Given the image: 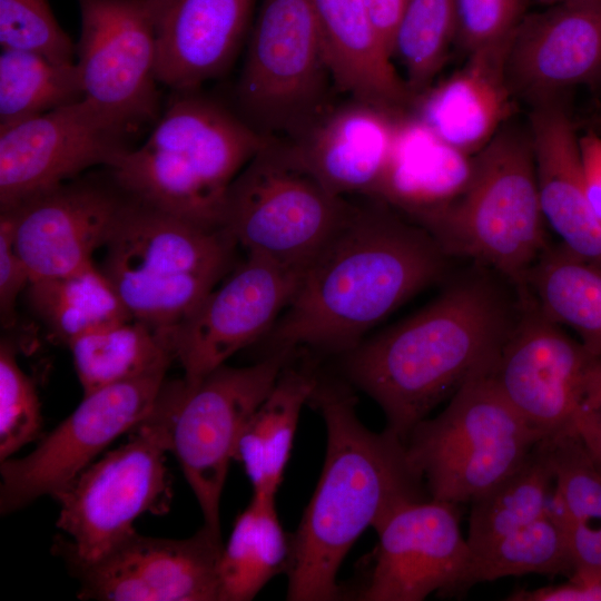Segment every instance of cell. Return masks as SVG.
<instances>
[{
  "label": "cell",
  "instance_id": "1",
  "mask_svg": "<svg viewBox=\"0 0 601 601\" xmlns=\"http://www.w3.org/2000/svg\"><path fill=\"white\" fill-rule=\"evenodd\" d=\"M352 210L304 270L270 332L273 352L345 354L371 328L441 279L446 254L421 226L376 199Z\"/></svg>",
  "mask_w": 601,
  "mask_h": 601
},
{
  "label": "cell",
  "instance_id": "2",
  "mask_svg": "<svg viewBox=\"0 0 601 601\" xmlns=\"http://www.w3.org/2000/svg\"><path fill=\"white\" fill-rule=\"evenodd\" d=\"M326 426L324 466L292 535L287 600L342 597L339 566L358 536L376 530L403 505L431 499L411 465L405 443L386 427L376 433L359 421L356 398L342 385L321 382L311 400Z\"/></svg>",
  "mask_w": 601,
  "mask_h": 601
},
{
  "label": "cell",
  "instance_id": "3",
  "mask_svg": "<svg viewBox=\"0 0 601 601\" xmlns=\"http://www.w3.org/2000/svg\"><path fill=\"white\" fill-rule=\"evenodd\" d=\"M516 312L487 276H467L345 353V374L405 443L435 406L493 363Z\"/></svg>",
  "mask_w": 601,
  "mask_h": 601
},
{
  "label": "cell",
  "instance_id": "4",
  "mask_svg": "<svg viewBox=\"0 0 601 601\" xmlns=\"http://www.w3.org/2000/svg\"><path fill=\"white\" fill-rule=\"evenodd\" d=\"M270 138L201 88L170 90L146 140L107 169L131 198L221 228L229 186Z\"/></svg>",
  "mask_w": 601,
  "mask_h": 601
},
{
  "label": "cell",
  "instance_id": "5",
  "mask_svg": "<svg viewBox=\"0 0 601 601\" xmlns=\"http://www.w3.org/2000/svg\"><path fill=\"white\" fill-rule=\"evenodd\" d=\"M407 217L446 256L473 259L523 288L549 247L529 127L508 121L473 156L471 180L456 199Z\"/></svg>",
  "mask_w": 601,
  "mask_h": 601
},
{
  "label": "cell",
  "instance_id": "6",
  "mask_svg": "<svg viewBox=\"0 0 601 601\" xmlns=\"http://www.w3.org/2000/svg\"><path fill=\"white\" fill-rule=\"evenodd\" d=\"M236 246L223 228L130 197L99 268L130 316L161 334L186 318L229 273Z\"/></svg>",
  "mask_w": 601,
  "mask_h": 601
},
{
  "label": "cell",
  "instance_id": "7",
  "mask_svg": "<svg viewBox=\"0 0 601 601\" xmlns=\"http://www.w3.org/2000/svg\"><path fill=\"white\" fill-rule=\"evenodd\" d=\"M170 426L162 386L155 408L126 443L52 495L60 506L56 525L68 535L57 543V552L72 572L93 564L134 535V522L144 513L166 512L171 497L166 466Z\"/></svg>",
  "mask_w": 601,
  "mask_h": 601
},
{
  "label": "cell",
  "instance_id": "8",
  "mask_svg": "<svg viewBox=\"0 0 601 601\" xmlns=\"http://www.w3.org/2000/svg\"><path fill=\"white\" fill-rule=\"evenodd\" d=\"M491 365L466 380L445 410L417 423L405 441L431 499L474 501L516 470L543 439L499 392Z\"/></svg>",
  "mask_w": 601,
  "mask_h": 601
},
{
  "label": "cell",
  "instance_id": "9",
  "mask_svg": "<svg viewBox=\"0 0 601 601\" xmlns=\"http://www.w3.org/2000/svg\"><path fill=\"white\" fill-rule=\"evenodd\" d=\"M352 207L300 162L286 140L270 138L229 186L221 228L247 254L304 273Z\"/></svg>",
  "mask_w": 601,
  "mask_h": 601
},
{
  "label": "cell",
  "instance_id": "10",
  "mask_svg": "<svg viewBox=\"0 0 601 601\" xmlns=\"http://www.w3.org/2000/svg\"><path fill=\"white\" fill-rule=\"evenodd\" d=\"M332 80L313 0H263L235 110L265 137H297L328 109Z\"/></svg>",
  "mask_w": 601,
  "mask_h": 601
},
{
  "label": "cell",
  "instance_id": "11",
  "mask_svg": "<svg viewBox=\"0 0 601 601\" xmlns=\"http://www.w3.org/2000/svg\"><path fill=\"white\" fill-rule=\"evenodd\" d=\"M292 352L276 351L243 367L221 365L189 384L167 381L170 453L194 492L204 525L220 531V499L239 437L263 403Z\"/></svg>",
  "mask_w": 601,
  "mask_h": 601
},
{
  "label": "cell",
  "instance_id": "12",
  "mask_svg": "<svg viewBox=\"0 0 601 601\" xmlns=\"http://www.w3.org/2000/svg\"><path fill=\"white\" fill-rule=\"evenodd\" d=\"M490 367L506 402L543 439L578 430L601 410V357L525 294Z\"/></svg>",
  "mask_w": 601,
  "mask_h": 601
},
{
  "label": "cell",
  "instance_id": "13",
  "mask_svg": "<svg viewBox=\"0 0 601 601\" xmlns=\"http://www.w3.org/2000/svg\"><path fill=\"white\" fill-rule=\"evenodd\" d=\"M142 132L86 98L0 130V211L111 167Z\"/></svg>",
  "mask_w": 601,
  "mask_h": 601
},
{
  "label": "cell",
  "instance_id": "14",
  "mask_svg": "<svg viewBox=\"0 0 601 601\" xmlns=\"http://www.w3.org/2000/svg\"><path fill=\"white\" fill-rule=\"evenodd\" d=\"M167 370L104 386L83 395L77 408L28 455L0 464L2 514L53 495L120 435L132 431L156 406Z\"/></svg>",
  "mask_w": 601,
  "mask_h": 601
},
{
  "label": "cell",
  "instance_id": "15",
  "mask_svg": "<svg viewBox=\"0 0 601 601\" xmlns=\"http://www.w3.org/2000/svg\"><path fill=\"white\" fill-rule=\"evenodd\" d=\"M76 67L85 98L145 131L162 110L148 0H77Z\"/></svg>",
  "mask_w": 601,
  "mask_h": 601
},
{
  "label": "cell",
  "instance_id": "16",
  "mask_svg": "<svg viewBox=\"0 0 601 601\" xmlns=\"http://www.w3.org/2000/svg\"><path fill=\"white\" fill-rule=\"evenodd\" d=\"M303 273L247 254L179 324L160 335L194 384L236 352L268 334L292 300Z\"/></svg>",
  "mask_w": 601,
  "mask_h": 601
},
{
  "label": "cell",
  "instance_id": "17",
  "mask_svg": "<svg viewBox=\"0 0 601 601\" xmlns=\"http://www.w3.org/2000/svg\"><path fill=\"white\" fill-rule=\"evenodd\" d=\"M375 531L378 541L358 600L464 595L471 551L460 530L459 504L434 499L407 503Z\"/></svg>",
  "mask_w": 601,
  "mask_h": 601
},
{
  "label": "cell",
  "instance_id": "18",
  "mask_svg": "<svg viewBox=\"0 0 601 601\" xmlns=\"http://www.w3.org/2000/svg\"><path fill=\"white\" fill-rule=\"evenodd\" d=\"M130 201L109 169L81 175L0 211L31 282L76 272L106 246Z\"/></svg>",
  "mask_w": 601,
  "mask_h": 601
},
{
  "label": "cell",
  "instance_id": "19",
  "mask_svg": "<svg viewBox=\"0 0 601 601\" xmlns=\"http://www.w3.org/2000/svg\"><path fill=\"white\" fill-rule=\"evenodd\" d=\"M221 534L203 525L187 539L135 533L75 571L78 598L98 601H218Z\"/></svg>",
  "mask_w": 601,
  "mask_h": 601
},
{
  "label": "cell",
  "instance_id": "20",
  "mask_svg": "<svg viewBox=\"0 0 601 601\" xmlns=\"http://www.w3.org/2000/svg\"><path fill=\"white\" fill-rule=\"evenodd\" d=\"M515 98L530 107L601 80V0H573L525 14L506 57Z\"/></svg>",
  "mask_w": 601,
  "mask_h": 601
},
{
  "label": "cell",
  "instance_id": "21",
  "mask_svg": "<svg viewBox=\"0 0 601 601\" xmlns=\"http://www.w3.org/2000/svg\"><path fill=\"white\" fill-rule=\"evenodd\" d=\"M256 0H148L156 71L169 90H193L233 65Z\"/></svg>",
  "mask_w": 601,
  "mask_h": 601
},
{
  "label": "cell",
  "instance_id": "22",
  "mask_svg": "<svg viewBox=\"0 0 601 601\" xmlns=\"http://www.w3.org/2000/svg\"><path fill=\"white\" fill-rule=\"evenodd\" d=\"M402 112L352 99L328 108L297 137L286 141L333 194L374 197Z\"/></svg>",
  "mask_w": 601,
  "mask_h": 601
},
{
  "label": "cell",
  "instance_id": "23",
  "mask_svg": "<svg viewBox=\"0 0 601 601\" xmlns=\"http://www.w3.org/2000/svg\"><path fill=\"white\" fill-rule=\"evenodd\" d=\"M528 127L546 225L564 248L601 267V223L588 199L580 137L563 99L532 106Z\"/></svg>",
  "mask_w": 601,
  "mask_h": 601
},
{
  "label": "cell",
  "instance_id": "24",
  "mask_svg": "<svg viewBox=\"0 0 601 601\" xmlns=\"http://www.w3.org/2000/svg\"><path fill=\"white\" fill-rule=\"evenodd\" d=\"M512 37L470 52L462 69L415 98L413 115L452 147L480 151L515 108L505 69Z\"/></svg>",
  "mask_w": 601,
  "mask_h": 601
},
{
  "label": "cell",
  "instance_id": "25",
  "mask_svg": "<svg viewBox=\"0 0 601 601\" xmlns=\"http://www.w3.org/2000/svg\"><path fill=\"white\" fill-rule=\"evenodd\" d=\"M333 82L352 99L394 111L413 105L405 79L374 27L363 0H313Z\"/></svg>",
  "mask_w": 601,
  "mask_h": 601
},
{
  "label": "cell",
  "instance_id": "26",
  "mask_svg": "<svg viewBox=\"0 0 601 601\" xmlns=\"http://www.w3.org/2000/svg\"><path fill=\"white\" fill-rule=\"evenodd\" d=\"M473 156L442 140L413 114L402 112L373 198L406 216L444 206L469 185Z\"/></svg>",
  "mask_w": 601,
  "mask_h": 601
},
{
  "label": "cell",
  "instance_id": "27",
  "mask_svg": "<svg viewBox=\"0 0 601 601\" xmlns=\"http://www.w3.org/2000/svg\"><path fill=\"white\" fill-rule=\"evenodd\" d=\"M318 383L313 373L286 365L246 424L234 460L243 464L254 494L276 495L302 408Z\"/></svg>",
  "mask_w": 601,
  "mask_h": 601
},
{
  "label": "cell",
  "instance_id": "28",
  "mask_svg": "<svg viewBox=\"0 0 601 601\" xmlns=\"http://www.w3.org/2000/svg\"><path fill=\"white\" fill-rule=\"evenodd\" d=\"M292 535L283 529L275 495L254 494L237 516L218 564V601H249L288 570Z\"/></svg>",
  "mask_w": 601,
  "mask_h": 601
},
{
  "label": "cell",
  "instance_id": "29",
  "mask_svg": "<svg viewBox=\"0 0 601 601\" xmlns=\"http://www.w3.org/2000/svg\"><path fill=\"white\" fill-rule=\"evenodd\" d=\"M522 292L549 319L572 329L601 357V267L561 244L549 245L530 269Z\"/></svg>",
  "mask_w": 601,
  "mask_h": 601
},
{
  "label": "cell",
  "instance_id": "30",
  "mask_svg": "<svg viewBox=\"0 0 601 601\" xmlns=\"http://www.w3.org/2000/svg\"><path fill=\"white\" fill-rule=\"evenodd\" d=\"M552 440H540L523 463L472 501L466 541L471 554L545 514L554 491Z\"/></svg>",
  "mask_w": 601,
  "mask_h": 601
},
{
  "label": "cell",
  "instance_id": "31",
  "mask_svg": "<svg viewBox=\"0 0 601 601\" xmlns=\"http://www.w3.org/2000/svg\"><path fill=\"white\" fill-rule=\"evenodd\" d=\"M27 297L50 334L67 346L90 332L134 319L93 262L63 276L30 282Z\"/></svg>",
  "mask_w": 601,
  "mask_h": 601
},
{
  "label": "cell",
  "instance_id": "32",
  "mask_svg": "<svg viewBox=\"0 0 601 601\" xmlns=\"http://www.w3.org/2000/svg\"><path fill=\"white\" fill-rule=\"evenodd\" d=\"M68 347L83 395L117 382L168 370L176 361L161 335L136 319L85 334Z\"/></svg>",
  "mask_w": 601,
  "mask_h": 601
},
{
  "label": "cell",
  "instance_id": "33",
  "mask_svg": "<svg viewBox=\"0 0 601 601\" xmlns=\"http://www.w3.org/2000/svg\"><path fill=\"white\" fill-rule=\"evenodd\" d=\"M85 99L76 67L22 50H1L0 130Z\"/></svg>",
  "mask_w": 601,
  "mask_h": 601
},
{
  "label": "cell",
  "instance_id": "34",
  "mask_svg": "<svg viewBox=\"0 0 601 601\" xmlns=\"http://www.w3.org/2000/svg\"><path fill=\"white\" fill-rule=\"evenodd\" d=\"M529 573L572 574L565 532L552 506L530 524L471 554L463 591L465 594L481 582Z\"/></svg>",
  "mask_w": 601,
  "mask_h": 601
},
{
  "label": "cell",
  "instance_id": "35",
  "mask_svg": "<svg viewBox=\"0 0 601 601\" xmlns=\"http://www.w3.org/2000/svg\"><path fill=\"white\" fill-rule=\"evenodd\" d=\"M455 0H406L392 46L414 97L430 88L456 40Z\"/></svg>",
  "mask_w": 601,
  "mask_h": 601
},
{
  "label": "cell",
  "instance_id": "36",
  "mask_svg": "<svg viewBox=\"0 0 601 601\" xmlns=\"http://www.w3.org/2000/svg\"><path fill=\"white\" fill-rule=\"evenodd\" d=\"M551 440L554 515L561 523L601 522V467L577 431Z\"/></svg>",
  "mask_w": 601,
  "mask_h": 601
},
{
  "label": "cell",
  "instance_id": "37",
  "mask_svg": "<svg viewBox=\"0 0 601 601\" xmlns=\"http://www.w3.org/2000/svg\"><path fill=\"white\" fill-rule=\"evenodd\" d=\"M42 428L40 401L31 378L20 368L12 342L0 344V462L35 441Z\"/></svg>",
  "mask_w": 601,
  "mask_h": 601
},
{
  "label": "cell",
  "instance_id": "38",
  "mask_svg": "<svg viewBox=\"0 0 601 601\" xmlns=\"http://www.w3.org/2000/svg\"><path fill=\"white\" fill-rule=\"evenodd\" d=\"M1 50L30 51L72 65L76 45L60 27L48 0H0Z\"/></svg>",
  "mask_w": 601,
  "mask_h": 601
},
{
  "label": "cell",
  "instance_id": "39",
  "mask_svg": "<svg viewBox=\"0 0 601 601\" xmlns=\"http://www.w3.org/2000/svg\"><path fill=\"white\" fill-rule=\"evenodd\" d=\"M529 1L455 0V41L470 53L512 37L525 17Z\"/></svg>",
  "mask_w": 601,
  "mask_h": 601
},
{
  "label": "cell",
  "instance_id": "40",
  "mask_svg": "<svg viewBox=\"0 0 601 601\" xmlns=\"http://www.w3.org/2000/svg\"><path fill=\"white\" fill-rule=\"evenodd\" d=\"M30 282V274L16 250L10 221L0 215V318L3 328L14 326L18 297Z\"/></svg>",
  "mask_w": 601,
  "mask_h": 601
},
{
  "label": "cell",
  "instance_id": "41",
  "mask_svg": "<svg viewBox=\"0 0 601 601\" xmlns=\"http://www.w3.org/2000/svg\"><path fill=\"white\" fill-rule=\"evenodd\" d=\"M560 524L565 532L572 561L569 580L578 584H590L601 579V522Z\"/></svg>",
  "mask_w": 601,
  "mask_h": 601
},
{
  "label": "cell",
  "instance_id": "42",
  "mask_svg": "<svg viewBox=\"0 0 601 601\" xmlns=\"http://www.w3.org/2000/svg\"><path fill=\"white\" fill-rule=\"evenodd\" d=\"M509 601H601V579L590 584H578L572 581L556 585L541 587L534 590L518 589Z\"/></svg>",
  "mask_w": 601,
  "mask_h": 601
},
{
  "label": "cell",
  "instance_id": "43",
  "mask_svg": "<svg viewBox=\"0 0 601 601\" xmlns=\"http://www.w3.org/2000/svg\"><path fill=\"white\" fill-rule=\"evenodd\" d=\"M580 150L588 199L601 223V136L595 132L581 136Z\"/></svg>",
  "mask_w": 601,
  "mask_h": 601
},
{
  "label": "cell",
  "instance_id": "44",
  "mask_svg": "<svg viewBox=\"0 0 601 601\" xmlns=\"http://www.w3.org/2000/svg\"><path fill=\"white\" fill-rule=\"evenodd\" d=\"M363 1L374 27L392 53L394 33L406 0Z\"/></svg>",
  "mask_w": 601,
  "mask_h": 601
},
{
  "label": "cell",
  "instance_id": "45",
  "mask_svg": "<svg viewBox=\"0 0 601 601\" xmlns=\"http://www.w3.org/2000/svg\"><path fill=\"white\" fill-rule=\"evenodd\" d=\"M577 432L601 467V410L585 417L578 426Z\"/></svg>",
  "mask_w": 601,
  "mask_h": 601
},
{
  "label": "cell",
  "instance_id": "46",
  "mask_svg": "<svg viewBox=\"0 0 601 601\" xmlns=\"http://www.w3.org/2000/svg\"><path fill=\"white\" fill-rule=\"evenodd\" d=\"M539 3L545 4V6H554L566 1H573V0H534Z\"/></svg>",
  "mask_w": 601,
  "mask_h": 601
}]
</instances>
